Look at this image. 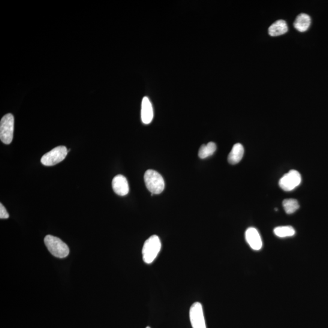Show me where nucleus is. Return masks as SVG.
I'll return each instance as SVG.
<instances>
[{"label": "nucleus", "mask_w": 328, "mask_h": 328, "mask_svg": "<svg viewBox=\"0 0 328 328\" xmlns=\"http://www.w3.org/2000/svg\"><path fill=\"white\" fill-rule=\"evenodd\" d=\"M311 17L306 14H300L295 20L294 26L298 31L301 32H306L311 25Z\"/></svg>", "instance_id": "obj_11"}, {"label": "nucleus", "mask_w": 328, "mask_h": 328, "mask_svg": "<svg viewBox=\"0 0 328 328\" xmlns=\"http://www.w3.org/2000/svg\"><path fill=\"white\" fill-rule=\"evenodd\" d=\"M112 186L114 192L117 195L125 196L129 192V185L127 179L125 176L119 174L114 177L112 181Z\"/></svg>", "instance_id": "obj_9"}, {"label": "nucleus", "mask_w": 328, "mask_h": 328, "mask_svg": "<svg viewBox=\"0 0 328 328\" xmlns=\"http://www.w3.org/2000/svg\"><path fill=\"white\" fill-rule=\"evenodd\" d=\"M9 217H10V215H9L7 209L2 203L0 204V218L8 219Z\"/></svg>", "instance_id": "obj_17"}, {"label": "nucleus", "mask_w": 328, "mask_h": 328, "mask_svg": "<svg viewBox=\"0 0 328 328\" xmlns=\"http://www.w3.org/2000/svg\"><path fill=\"white\" fill-rule=\"evenodd\" d=\"M161 249L160 239L157 236L150 237L144 243L143 248V260L147 264H151L158 257Z\"/></svg>", "instance_id": "obj_1"}, {"label": "nucleus", "mask_w": 328, "mask_h": 328, "mask_svg": "<svg viewBox=\"0 0 328 328\" xmlns=\"http://www.w3.org/2000/svg\"><path fill=\"white\" fill-rule=\"evenodd\" d=\"M14 117L7 114L3 117L0 122V139L5 144H10L13 139Z\"/></svg>", "instance_id": "obj_4"}, {"label": "nucleus", "mask_w": 328, "mask_h": 328, "mask_svg": "<svg viewBox=\"0 0 328 328\" xmlns=\"http://www.w3.org/2000/svg\"><path fill=\"white\" fill-rule=\"evenodd\" d=\"M245 236L250 247L254 251H260L263 246V242L258 230L254 227H250L246 230Z\"/></svg>", "instance_id": "obj_8"}, {"label": "nucleus", "mask_w": 328, "mask_h": 328, "mask_svg": "<svg viewBox=\"0 0 328 328\" xmlns=\"http://www.w3.org/2000/svg\"><path fill=\"white\" fill-rule=\"evenodd\" d=\"M273 232L279 238H286L294 236L296 230L292 226H280L275 228Z\"/></svg>", "instance_id": "obj_15"}, {"label": "nucleus", "mask_w": 328, "mask_h": 328, "mask_svg": "<svg viewBox=\"0 0 328 328\" xmlns=\"http://www.w3.org/2000/svg\"><path fill=\"white\" fill-rule=\"evenodd\" d=\"M283 206L287 214H292L296 212L300 207L299 202L295 199L285 200L283 202Z\"/></svg>", "instance_id": "obj_16"}, {"label": "nucleus", "mask_w": 328, "mask_h": 328, "mask_svg": "<svg viewBox=\"0 0 328 328\" xmlns=\"http://www.w3.org/2000/svg\"><path fill=\"white\" fill-rule=\"evenodd\" d=\"M45 245L51 254L59 258L67 257L70 254V249L67 244L56 237L47 236L44 238Z\"/></svg>", "instance_id": "obj_2"}, {"label": "nucleus", "mask_w": 328, "mask_h": 328, "mask_svg": "<svg viewBox=\"0 0 328 328\" xmlns=\"http://www.w3.org/2000/svg\"><path fill=\"white\" fill-rule=\"evenodd\" d=\"M68 153V150L66 147H57L42 156L41 164L45 166H53L64 160Z\"/></svg>", "instance_id": "obj_5"}, {"label": "nucleus", "mask_w": 328, "mask_h": 328, "mask_svg": "<svg viewBox=\"0 0 328 328\" xmlns=\"http://www.w3.org/2000/svg\"><path fill=\"white\" fill-rule=\"evenodd\" d=\"M146 328H150V327H149V326H147Z\"/></svg>", "instance_id": "obj_18"}, {"label": "nucleus", "mask_w": 328, "mask_h": 328, "mask_svg": "<svg viewBox=\"0 0 328 328\" xmlns=\"http://www.w3.org/2000/svg\"><path fill=\"white\" fill-rule=\"evenodd\" d=\"M288 31V27L287 22L285 20H279L273 23L269 27L268 31L269 34L272 37H277V36L284 35Z\"/></svg>", "instance_id": "obj_13"}, {"label": "nucleus", "mask_w": 328, "mask_h": 328, "mask_svg": "<svg viewBox=\"0 0 328 328\" xmlns=\"http://www.w3.org/2000/svg\"><path fill=\"white\" fill-rule=\"evenodd\" d=\"M244 153H245V150H244V147L242 144L240 143L235 144L229 155H228V162L232 165L239 163L243 157Z\"/></svg>", "instance_id": "obj_12"}, {"label": "nucleus", "mask_w": 328, "mask_h": 328, "mask_svg": "<svg viewBox=\"0 0 328 328\" xmlns=\"http://www.w3.org/2000/svg\"><path fill=\"white\" fill-rule=\"evenodd\" d=\"M190 320L193 328H206L203 306L200 302H196L190 309Z\"/></svg>", "instance_id": "obj_7"}, {"label": "nucleus", "mask_w": 328, "mask_h": 328, "mask_svg": "<svg viewBox=\"0 0 328 328\" xmlns=\"http://www.w3.org/2000/svg\"><path fill=\"white\" fill-rule=\"evenodd\" d=\"M302 182V176L297 170H292L282 177L279 181L280 188L286 192H290L299 186Z\"/></svg>", "instance_id": "obj_6"}, {"label": "nucleus", "mask_w": 328, "mask_h": 328, "mask_svg": "<svg viewBox=\"0 0 328 328\" xmlns=\"http://www.w3.org/2000/svg\"><path fill=\"white\" fill-rule=\"evenodd\" d=\"M216 150V146L214 143L210 142L206 145L203 144L200 147L198 155L201 159H205L213 155Z\"/></svg>", "instance_id": "obj_14"}, {"label": "nucleus", "mask_w": 328, "mask_h": 328, "mask_svg": "<svg viewBox=\"0 0 328 328\" xmlns=\"http://www.w3.org/2000/svg\"><path fill=\"white\" fill-rule=\"evenodd\" d=\"M144 181L147 189L152 194L158 195L164 191L165 182L163 177L155 170H147L144 174Z\"/></svg>", "instance_id": "obj_3"}, {"label": "nucleus", "mask_w": 328, "mask_h": 328, "mask_svg": "<svg viewBox=\"0 0 328 328\" xmlns=\"http://www.w3.org/2000/svg\"><path fill=\"white\" fill-rule=\"evenodd\" d=\"M154 114L151 102L149 98L144 97L142 101L141 108V119L144 124H150L152 122Z\"/></svg>", "instance_id": "obj_10"}]
</instances>
